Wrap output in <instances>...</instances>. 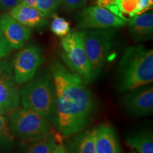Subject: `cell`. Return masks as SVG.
Instances as JSON below:
<instances>
[{
	"label": "cell",
	"mask_w": 153,
	"mask_h": 153,
	"mask_svg": "<svg viewBox=\"0 0 153 153\" xmlns=\"http://www.w3.org/2000/svg\"><path fill=\"white\" fill-rule=\"evenodd\" d=\"M0 30L11 49H20L31 36L30 28L23 26L11 17L4 14L0 16Z\"/></svg>",
	"instance_id": "obj_10"
},
{
	"label": "cell",
	"mask_w": 153,
	"mask_h": 153,
	"mask_svg": "<svg viewBox=\"0 0 153 153\" xmlns=\"http://www.w3.org/2000/svg\"><path fill=\"white\" fill-rule=\"evenodd\" d=\"M87 0H62V4L69 10H75L82 8Z\"/></svg>",
	"instance_id": "obj_23"
},
{
	"label": "cell",
	"mask_w": 153,
	"mask_h": 153,
	"mask_svg": "<svg viewBox=\"0 0 153 153\" xmlns=\"http://www.w3.org/2000/svg\"><path fill=\"white\" fill-rule=\"evenodd\" d=\"M96 128L87 129L68 137L65 143L66 153H97Z\"/></svg>",
	"instance_id": "obj_13"
},
{
	"label": "cell",
	"mask_w": 153,
	"mask_h": 153,
	"mask_svg": "<svg viewBox=\"0 0 153 153\" xmlns=\"http://www.w3.org/2000/svg\"><path fill=\"white\" fill-rule=\"evenodd\" d=\"M45 61L42 49L37 45H29L15 55L13 70L15 82L26 83L35 76L40 67Z\"/></svg>",
	"instance_id": "obj_7"
},
{
	"label": "cell",
	"mask_w": 153,
	"mask_h": 153,
	"mask_svg": "<svg viewBox=\"0 0 153 153\" xmlns=\"http://www.w3.org/2000/svg\"><path fill=\"white\" fill-rule=\"evenodd\" d=\"M62 4V0H37L36 7L48 19L52 16Z\"/></svg>",
	"instance_id": "obj_21"
},
{
	"label": "cell",
	"mask_w": 153,
	"mask_h": 153,
	"mask_svg": "<svg viewBox=\"0 0 153 153\" xmlns=\"http://www.w3.org/2000/svg\"><path fill=\"white\" fill-rule=\"evenodd\" d=\"M126 23L106 8L90 6L79 14L77 27L82 30L108 29L123 27Z\"/></svg>",
	"instance_id": "obj_8"
},
{
	"label": "cell",
	"mask_w": 153,
	"mask_h": 153,
	"mask_svg": "<svg viewBox=\"0 0 153 153\" xmlns=\"http://www.w3.org/2000/svg\"><path fill=\"white\" fill-rule=\"evenodd\" d=\"M14 20L28 28H41L46 26L48 18L36 7L19 3L9 11Z\"/></svg>",
	"instance_id": "obj_11"
},
{
	"label": "cell",
	"mask_w": 153,
	"mask_h": 153,
	"mask_svg": "<svg viewBox=\"0 0 153 153\" xmlns=\"http://www.w3.org/2000/svg\"><path fill=\"white\" fill-rule=\"evenodd\" d=\"M128 33L133 41L142 42L152 39L153 36L152 11L143 13L129 21Z\"/></svg>",
	"instance_id": "obj_14"
},
{
	"label": "cell",
	"mask_w": 153,
	"mask_h": 153,
	"mask_svg": "<svg viewBox=\"0 0 153 153\" xmlns=\"http://www.w3.org/2000/svg\"><path fill=\"white\" fill-rule=\"evenodd\" d=\"M14 137L11 133L9 126V118L0 115V150L7 149L14 142Z\"/></svg>",
	"instance_id": "obj_19"
},
{
	"label": "cell",
	"mask_w": 153,
	"mask_h": 153,
	"mask_svg": "<svg viewBox=\"0 0 153 153\" xmlns=\"http://www.w3.org/2000/svg\"><path fill=\"white\" fill-rule=\"evenodd\" d=\"M20 100L24 108L33 111L56 126V99L51 72L41 70L22 88Z\"/></svg>",
	"instance_id": "obj_3"
},
{
	"label": "cell",
	"mask_w": 153,
	"mask_h": 153,
	"mask_svg": "<svg viewBox=\"0 0 153 153\" xmlns=\"http://www.w3.org/2000/svg\"><path fill=\"white\" fill-rule=\"evenodd\" d=\"M123 106L128 114L135 117L152 114V86L145 85L126 91L123 97Z\"/></svg>",
	"instance_id": "obj_9"
},
{
	"label": "cell",
	"mask_w": 153,
	"mask_h": 153,
	"mask_svg": "<svg viewBox=\"0 0 153 153\" xmlns=\"http://www.w3.org/2000/svg\"><path fill=\"white\" fill-rule=\"evenodd\" d=\"M97 153H121L116 130L111 124L104 123L96 128Z\"/></svg>",
	"instance_id": "obj_12"
},
{
	"label": "cell",
	"mask_w": 153,
	"mask_h": 153,
	"mask_svg": "<svg viewBox=\"0 0 153 153\" xmlns=\"http://www.w3.org/2000/svg\"><path fill=\"white\" fill-rule=\"evenodd\" d=\"M62 58L69 70L78 74L86 85L93 82L92 73L85 46L84 31H73L61 39Z\"/></svg>",
	"instance_id": "obj_6"
},
{
	"label": "cell",
	"mask_w": 153,
	"mask_h": 153,
	"mask_svg": "<svg viewBox=\"0 0 153 153\" xmlns=\"http://www.w3.org/2000/svg\"><path fill=\"white\" fill-rule=\"evenodd\" d=\"M126 143L137 153H153V136L151 131L129 134L126 137Z\"/></svg>",
	"instance_id": "obj_16"
},
{
	"label": "cell",
	"mask_w": 153,
	"mask_h": 153,
	"mask_svg": "<svg viewBox=\"0 0 153 153\" xmlns=\"http://www.w3.org/2000/svg\"><path fill=\"white\" fill-rule=\"evenodd\" d=\"M153 80V51L142 45L129 46L125 50L118 62L117 88L126 92Z\"/></svg>",
	"instance_id": "obj_2"
},
{
	"label": "cell",
	"mask_w": 153,
	"mask_h": 153,
	"mask_svg": "<svg viewBox=\"0 0 153 153\" xmlns=\"http://www.w3.org/2000/svg\"><path fill=\"white\" fill-rule=\"evenodd\" d=\"M20 91L15 84L0 83V111H12L20 104Z\"/></svg>",
	"instance_id": "obj_15"
},
{
	"label": "cell",
	"mask_w": 153,
	"mask_h": 153,
	"mask_svg": "<svg viewBox=\"0 0 153 153\" xmlns=\"http://www.w3.org/2000/svg\"><path fill=\"white\" fill-rule=\"evenodd\" d=\"M11 133L24 141L35 140L53 135V128L47 119L26 108H16L9 118Z\"/></svg>",
	"instance_id": "obj_4"
},
{
	"label": "cell",
	"mask_w": 153,
	"mask_h": 153,
	"mask_svg": "<svg viewBox=\"0 0 153 153\" xmlns=\"http://www.w3.org/2000/svg\"><path fill=\"white\" fill-rule=\"evenodd\" d=\"M53 153H66L65 148L64 145L62 143L60 144H57L55 148H54Z\"/></svg>",
	"instance_id": "obj_26"
},
{
	"label": "cell",
	"mask_w": 153,
	"mask_h": 153,
	"mask_svg": "<svg viewBox=\"0 0 153 153\" xmlns=\"http://www.w3.org/2000/svg\"><path fill=\"white\" fill-rule=\"evenodd\" d=\"M150 1H151V2H152V3H153V0H150Z\"/></svg>",
	"instance_id": "obj_28"
},
{
	"label": "cell",
	"mask_w": 153,
	"mask_h": 153,
	"mask_svg": "<svg viewBox=\"0 0 153 153\" xmlns=\"http://www.w3.org/2000/svg\"><path fill=\"white\" fill-rule=\"evenodd\" d=\"M21 2L24 3L25 4H27V5L31 6V7H36L37 0H21Z\"/></svg>",
	"instance_id": "obj_27"
},
{
	"label": "cell",
	"mask_w": 153,
	"mask_h": 153,
	"mask_svg": "<svg viewBox=\"0 0 153 153\" xmlns=\"http://www.w3.org/2000/svg\"><path fill=\"white\" fill-rule=\"evenodd\" d=\"M1 114H2V113H1V111H0V115H1Z\"/></svg>",
	"instance_id": "obj_29"
},
{
	"label": "cell",
	"mask_w": 153,
	"mask_h": 153,
	"mask_svg": "<svg viewBox=\"0 0 153 153\" xmlns=\"http://www.w3.org/2000/svg\"><path fill=\"white\" fill-rule=\"evenodd\" d=\"M85 46L90 63L93 82L100 75L116 41L114 28L84 30Z\"/></svg>",
	"instance_id": "obj_5"
},
{
	"label": "cell",
	"mask_w": 153,
	"mask_h": 153,
	"mask_svg": "<svg viewBox=\"0 0 153 153\" xmlns=\"http://www.w3.org/2000/svg\"><path fill=\"white\" fill-rule=\"evenodd\" d=\"M140 0H116L114 5L108 10L128 22L139 15Z\"/></svg>",
	"instance_id": "obj_18"
},
{
	"label": "cell",
	"mask_w": 153,
	"mask_h": 153,
	"mask_svg": "<svg viewBox=\"0 0 153 153\" xmlns=\"http://www.w3.org/2000/svg\"><path fill=\"white\" fill-rule=\"evenodd\" d=\"M56 99V126L63 137L83 131L96 108L92 93L82 78L58 60L50 65Z\"/></svg>",
	"instance_id": "obj_1"
},
{
	"label": "cell",
	"mask_w": 153,
	"mask_h": 153,
	"mask_svg": "<svg viewBox=\"0 0 153 153\" xmlns=\"http://www.w3.org/2000/svg\"><path fill=\"white\" fill-rule=\"evenodd\" d=\"M56 145V137L51 135L41 139L25 141L19 153H53Z\"/></svg>",
	"instance_id": "obj_17"
},
{
	"label": "cell",
	"mask_w": 153,
	"mask_h": 153,
	"mask_svg": "<svg viewBox=\"0 0 153 153\" xmlns=\"http://www.w3.org/2000/svg\"><path fill=\"white\" fill-rule=\"evenodd\" d=\"M14 70L11 63L0 60V83L15 84Z\"/></svg>",
	"instance_id": "obj_22"
},
{
	"label": "cell",
	"mask_w": 153,
	"mask_h": 153,
	"mask_svg": "<svg viewBox=\"0 0 153 153\" xmlns=\"http://www.w3.org/2000/svg\"><path fill=\"white\" fill-rule=\"evenodd\" d=\"M11 51V48L4 37L0 30V58L7 56Z\"/></svg>",
	"instance_id": "obj_24"
},
{
	"label": "cell",
	"mask_w": 153,
	"mask_h": 153,
	"mask_svg": "<svg viewBox=\"0 0 153 153\" xmlns=\"http://www.w3.org/2000/svg\"><path fill=\"white\" fill-rule=\"evenodd\" d=\"M19 3L21 0H0V10L10 11Z\"/></svg>",
	"instance_id": "obj_25"
},
{
	"label": "cell",
	"mask_w": 153,
	"mask_h": 153,
	"mask_svg": "<svg viewBox=\"0 0 153 153\" xmlns=\"http://www.w3.org/2000/svg\"><path fill=\"white\" fill-rule=\"evenodd\" d=\"M131 153H137V152H131Z\"/></svg>",
	"instance_id": "obj_30"
},
{
	"label": "cell",
	"mask_w": 153,
	"mask_h": 153,
	"mask_svg": "<svg viewBox=\"0 0 153 153\" xmlns=\"http://www.w3.org/2000/svg\"><path fill=\"white\" fill-rule=\"evenodd\" d=\"M53 20L51 24V30L55 36L63 38L70 32V24L63 17L56 14L52 16Z\"/></svg>",
	"instance_id": "obj_20"
}]
</instances>
